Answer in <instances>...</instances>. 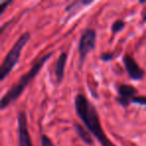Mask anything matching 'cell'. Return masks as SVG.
I'll list each match as a JSON object with an SVG mask.
<instances>
[{
  "label": "cell",
  "instance_id": "obj_1",
  "mask_svg": "<svg viewBox=\"0 0 146 146\" xmlns=\"http://www.w3.org/2000/svg\"><path fill=\"white\" fill-rule=\"evenodd\" d=\"M75 109L77 115L85 124L86 128L97 138L102 146H114L102 130L97 111L95 107L82 94H78L75 98Z\"/></svg>",
  "mask_w": 146,
  "mask_h": 146
},
{
  "label": "cell",
  "instance_id": "obj_2",
  "mask_svg": "<svg viewBox=\"0 0 146 146\" xmlns=\"http://www.w3.org/2000/svg\"><path fill=\"white\" fill-rule=\"evenodd\" d=\"M52 55V53H49L48 55L43 56L40 60H38L34 65L32 66V68L26 73L22 77L19 79V81L16 84L11 87V89L5 94L1 99V109H4L5 107H7L8 105H10L11 102H13L14 100H16L17 98L20 96V94L23 92V90L25 89L27 85L31 82V80L38 74V72L40 71V69L42 68L43 64L45 63V61L48 60L50 58V56Z\"/></svg>",
  "mask_w": 146,
  "mask_h": 146
},
{
  "label": "cell",
  "instance_id": "obj_3",
  "mask_svg": "<svg viewBox=\"0 0 146 146\" xmlns=\"http://www.w3.org/2000/svg\"><path fill=\"white\" fill-rule=\"evenodd\" d=\"M29 38H30L29 33H24L23 35H21L20 38L16 41V43L13 45L11 50L6 55L2 64H1V67H0V81H3L5 79V77L8 76L10 71L14 68V66L19 60L21 51L24 48L26 43L28 42Z\"/></svg>",
  "mask_w": 146,
  "mask_h": 146
},
{
  "label": "cell",
  "instance_id": "obj_4",
  "mask_svg": "<svg viewBox=\"0 0 146 146\" xmlns=\"http://www.w3.org/2000/svg\"><path fill=\"white\" fill-rule=\"evenodd\" d=\"M96 42V32L93 29H87L82 34L79 41V56L80 61L83 62L87 54L92 51L95 47Z\"/></svg>",
  "mask_w": 146,
  "mask_h": 146
},
{
  "label": "cell",
  "instance_id": "obj_5",
  "mask_svg": "<svg viewBox=\"0 0 146 146\" xmlns=\"http://www.w3.org/2000/svg\"><path fill=\"white\" fill-rule=\"evenodd\" d=\"M18 134H19V146H32L30 136L28 132L26 115L23 111L18 114Z\"/></svg>",
  "mask_w": 146,
  "mask_h": 146
},
{
  "label": "cell",
  "instance_id": "obj_6",
  "mask_svg": "<svg viewBox=\"0 0 146 146\" xmlns=\"http://www.w3.org/2000/svg\"><path fill=\"white\" fill-rule=\"evenodd\" d=\"M123 62L125 65V68L127 70L128 75L130 76V78L134 80H140L143 78L144 76V71L142 70V68L137 64L135 60L133 59V57L129 54H126L123 58Z\"/></svg>",
  "mask_w": 146,
  "mask_h": 146
},
{
  "label": "cell",
  "instance_id": "obj_7",
  "mask_svg": "<svg viewBox=\"0 0 146 146\" xmlns=\"http://www.w3.org/2000/svg\"><path fill=\"white\" fill-rule=\"evenodd\" d=\"M118 93H119V102L123 106H127L129 102L135 97V94L137 93V90L130 85L122 84L118 88Z\"/></svg>",
  "mask_w": 146,
  "mask_h": 146
},
{
  "label": "cell",
  "instance_id": "obj_8",
  "mask_svg": "<svg viewBox=\"0 0 146 146\" xmlns=\"http://www.w3.org/2000/svg\"><path fill=\"white\" fill-rule=\"evenodd\" d=\"M66 60L67 54L66 53H61L58 58H57L56 63H55V76H56V80L58 83H60L62 81L63 77H64V69Z\"/></svg>",
  "mask_w": 146,
  "mask_h": 146
},
{
  "label": "cell",
  "instance_id": "obj_9",
  "mask_svg": "<svg viewBox=\"0 0 146 146\" xmlns=\"http://www.w3.org/2000/svg\"><path fill=\"white\" fill-rule=\"evenodd\" d=\"M74 126H75V130L78 133V135H79V137L81 138L85 143L92 144V138H91V136H90V133L88 132V130L84 129V128L82 127V126H80L79 124L75 123Z\"/></svg>",
  "mask_w": 146,
  "mask_h": 146
},
{
  "label": "cell",
  "instance_id": "obj_10",
  "mask_svg": "<svg viewBox=\"0 0 146 146\" xmlns=\"http://www.w3.org/2000/svg\"><path fill=\"white\" fill-rule=\"evenodd\" d=\"M124 28V22L122 20H117L112 24V32L117 33Z\"/></svg>",
  "mask_w": 146,
  "mask_h": 146
},
{
  "label": "cell",
  "instance_id": "obj_11",
  "mask_svg": "<svg viewBox=\"0 0 146 146\" xmlns=\"http://www.w3.org/2000/svg\"><path fill=\"white\" fill-rule=\"evenodd\" d=\"M131 102L139 103V104H141V105H146V97L145 96H137V97L135 96V97L131 100Z\"/></svg>",
  "mask_w": 146,
  "mask_h": 146
},
{
  "label": "cell",
  "instance_id": "obj_12",
  "mask_svg": "<svg viewBox=\"0 0 146 146\" xmlns=\"http://www.w3.org/2000/svg\"><path fill=\"white\" fill-rule=\"evenodd\" d=\"M41 146H53V144L46 135H42L41 136Z\"/></svg>",
  "mask_w": 146,
  "mask_h": 146
},
{
  "label": "cell",
  "instance_id": "obj_13",
  "mask_svg": "<svg viewBox=\"0 0 146 146\" xmlns=\"http://www.w3.org/2000/svg\"><path fill=\"white\" fill-rule=\"evenodd\" d=\"M11 3H12V1H5V2H3L2 4H1V6H0V13H2L3 11H4V9L6 8V6L10 5Z\"/></svg>",
  "mask_w": 146,
  "mask_h": 146
},
{
  "label": "cell",
  "instance_id": "obj_14",
  "mask_svg": "<svg viewBox=\"0 0 146 146\" xmlns=\"http://www.w3.org/2000/svg\"><path fill=\"white\" fill-rule=\"evenodd\" d=\"M112 54L111 53H108V54H103L102 55V59H103V60H109V59H111L112 58Z\"/></svg>",
  "mask_w": 146,
  "mask_h": 146
},
{
  "label": "cell",
  "instance_id": "obj_15",
  "mask_svg": "<svg viewBox=\"0 0 146 146\" xmlns=\"http://www.w3.org/2000/svg\"><path fill=\"white\" fill-rule=\"evenodd\" d=\"M143 20H144V21H146V13L144 14V16H143Z\"/></svg>",
  "mask_w": 146,
  "mask_h": 146
}]
</instances>
